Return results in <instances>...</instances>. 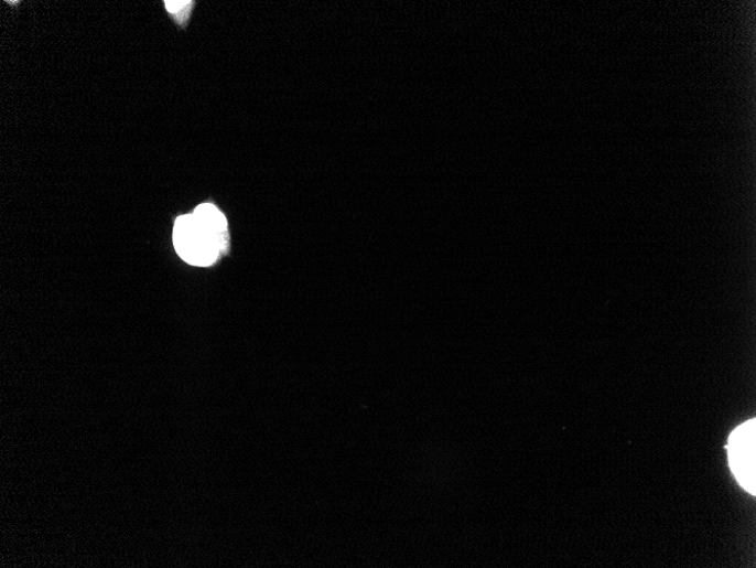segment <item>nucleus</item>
I'll return each mask as SVG.
<instances>
[{"mask_svg":"<svg viewBox=\"0 0 756 568\" xmlns=\"http://www.w3.org/2000/svg\"><path fill=\"white\" fill-rule=\"evenodd\" d=\"M174 245L186 262L214 265L228 246V223L212 204L199 205L193 214L180 217L174 228Z\"/></svg>","mask_w":756,"mask_h":568,"instance_id":"1","label":"nucleus"},{"mask_svg":"<svg viewBox=\"0 0 756 568\" xmlns=\"http://www.w3.org/2000/svg\"><path fill=\"white\" fill-rule=\"evenodd\" d=\"M728 452L734 475L745 491L755 495V420L747 421L732 433Z\"/></svg>","mask_w":756,"mask_h":568,"instance_id":"2","label":"nucleus"},{"mask_svg":"<svg viewBox=\"0 0 756 568\" xmlns=\"http://www.w3.org/2000/svg\"><path fill=\"white\" fill-rule=\"evenodd\" d=\"M166 10L170 11L171 13L179 14L183 9L187 8L188 6L193 4L190 2H166Z\"/></svg>","mask_w":756,"mask_h":568,"instance_id":"3","label":"nucleus"}]
</instances>
